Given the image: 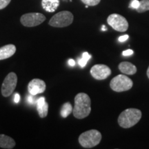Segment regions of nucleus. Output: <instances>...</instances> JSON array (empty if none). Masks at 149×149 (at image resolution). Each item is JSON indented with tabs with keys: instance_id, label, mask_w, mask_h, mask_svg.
Here are the masks:
<instances>
[{
	"instance_id": "obj_1",
	"label": "nucleus",
	"mask_w": 149,
	"mask_h": 149,
	"mask_svg": "<svg viewBox=\"0 0 149 149\" xmlns=\"http://www.w3.org/2000/svg\"><path fill=\"white\" fill-rule=\"evenodd\" d=\"M91 111V101L90 97L86 93H78L74 97V106L72 110L74 117L81 120L88 117Z\"/></svg>"
},
{
	"instance_id": "obj_8",
	"label": "nucleus",
	"mask_w": 149,
	"mask_h": 149,
	"mask_svg": "<svg viewBox=\"0 0 149 149\" xmlns=\"http://www.w3.org/2000/svg\"><path fill=\"white\" fill-rule=\"evenodd\" d=\"M107 22L113 29L119 32H125L128 29V23L126 19L119 14L110 15L107 18Z\"/></svg>"
},
{
	"instance_id": "obj_21",
	"label": "nucleus",
	"mask_w": 149,
	"mask_h": 149,
	"mask_svg": "<svg viewBox=\"0 0 149 149\" xmlns=\"http://www.w3.org/2000/svg\"><path fill=\"white\" fill-rule=\"evenodd\" d=\"M139 1H138V0H133L132 2L130 3L129 7L130 8H132L134 9H137L139 7Z\"/></svg>"
},
{
	"instance_id": "obj_3",
	"label": "nucleus",
	"mask_w": 149,
	"mask_h": 149,
	"mask_svg": "<svg viewBox=\"0 0 149 149\" xmlns=\"http://www.w3.org/2000/svg\"><path fill=\"white\" fill-rule=\"evenodd\" d=\"M78 140L84 148H91L100 144L102 140V134L97 130H89L81 133Z\"/></svg>"
},
{
	"instance_id": "obj_24",
	"label": "nucleus",
	"mask_w": 149,
	"mask_h": 149,
	"mask_svg": "<svg viewBox=\"0 0 149 149\" xmlns=\"http://www.w3.org/2000/svg\"><path fill=\"white\" fill-rule=\"evenodd\" d=\"M34 95H29L27 97V102L28 103L30 104H34Z\"/></svg>"
},
{
	"instance_id": "obj_9",
	"label": "nucleus",
	"mask_w": 149,
	"mask_h": 149,
	"mask_svg": "<svg viewBox=\"0 0 149 149\" xmlns=\"http://www.w3.org/2000/svg\"><path fill=\"white\" fill-rule=\"evenodd\" d=\"M90 72L92 77L95 79L103 80L111 75V70L107 65L96 64L91 68Z\"/></svg>"
},
{
	"instance_id": "obj_6",
	"label": "nucleus",
	"mask_w": 149,
	"mask_h": 149,
	"mask_svg": "<svg viewBox=\"0 0 149 149\" xmlns=\"http://www.w3.org/2000/svg\"><path fill=\"white\" fill-rule=\"evenodd\" d=\"M46 19V17L40 13H30L23 15L20 18V22L26 27H34L42 24Z\"/></svg>"
},
{
	"instance_id": "obj_20",
	"label": "nucleus",
	"mask_w": 149,
	"mask_h": 149,
	"mask_svg": "<svg viewBox=\"0 0 149 149\" xmlns=\"http://www.w3.org/2000/svg\"><path fill=\"white\" fill-rule=\"evenodd\" d=\"M11 0H0V10L5 8L10 3Z\"/></svg>"
},
{
	"instance_id": "obj_17",
	"label": "nucleus",
	"mask_w": 149,
	"mask_h": 149,
	"mask_svg": "<svg viewBox=\"0 0 149 149\" xmlns=\"http://www.w3.org/2000/svg\"><path fill=\"white\" fill-rule=\"evenodd\" d=\"M136 10L139 13L149 10V0H141V1H139V6Z\"/></svg>"
},
{
	"instance_id": "obj_7",
	"label": "nucleus",
	"mask_w": 149,
	"mask_h": 149,
	"mask_svg": "<svg viewBox=\"0 0 149 149\" xmlns=\"http://www.w3.org/2000/svg\"><path fill=\"white\" fill-rule=\"evenodd\" d=\"M17 84V76L13 72H11L7 74L6 77L3 80L1 85V95L5 97L10 96L16 88Z\"/></svg>"
},
{
	"instance_id": "obj_22",
	"label": "nucleus",
	"mask_w": 149,
	"mask_h": 149,
	"mask_svg": "<svg viewBox=\"0 0 149 149\" xmlns=\"http://www.w3.org/2000/svg\"><path fill=\"white\" fill-rule=\"evenodd\" d=\"M133 50H130V49H128V50H126V51H124L122 52V55L123 56H130V55H132L133 54Z\"/></svg>"
},
{
	"instance_id": "obj_11",
	"label": "nucleus",
	"mask_w": 149,
	"mask_h": 149,
	"mask_svg": "<svg viewBox=\"0 0 149 149\" xmlns=\"http://www.w3.org/2000/svg\"><path fill=\"white\" fill-rule=\"evenodd\" d=\"M37 110L39 116L41 118H44L47 116L48 112V104L46 102L44 97H40L37 102Z\"/></svg>"
},
{
	"instance_id": "obj_12",
	"label": "nucleus",
	"mask_w": 149,
	"mask_h": 149,
	"mask_svg": "<svg viewBox=\"0 0 149 149\" xmlns=\"http://www.w3.org/2000/svg\"><path fill=\"white\" fill-rule=\"evenodd\" d=\"M16 46L13 44H8L0 48V60L6 59L12 57L16 53Z\"/></svg>"
},
{
	"instance_id": "obj_26",
	"label": "nucleus",
	"mask_w": 149,
	"mask_h": 149,
	"mask_svg": "<svg viewBox=\"0 0 149 149\" xmlns=\"http://www.w3.org/2000/svg\"><path fill=\"white\" fill-rule=\"evenodd\" d=\"M68 64H69L70 66H74V65H75V61H74V59H70L68 61Z\"/></svg>"
},
{
	"instance_id": "obj_23",
	"label": "nucleus",
	"mask_w": 149,
	"mask_h": 149,
	"mask_svg": "<svg viewBox=\"0 0 149 149\" xmlns=\"http://www.w3.org/2000/svg\"><path fill=\"white\" fill-rule=\"evenodd\" d=\"M128 37H129V36H128V35H122V36H120V37H119L118 41L120 42H125V41H126V40H128Z\"/></svg>"
},
{
	"instance_id": "obj_2",
	"label": "nucleus",
	"mask_w": 149,
	"mask_h": 149,
	"mask_svg": "<svg viewBox=\"0 0 149 149\" xmlns=\"http://www.w3.org/2000/svg\"><path fill=\"white\" fill-rule=\"evenodd\" d=\"M141 118V112L137 109H128L122 112L118 117V124L121 127L129 128L139 122Z\"/></svg>"
},
{
	"instance_id": "obj_28",
	"label": "nucleus",
	"mask_w": 149,
	"mask_h": 149,
	"mask_svg": "<svg viewBox=\"0 0 149 149\" xmlns=\"http://www.w3.org/2000/svg\"><path fill=\"white\" fill-rule=\"evenodd\" d=\"M147 77H148L149 79V66H148V69H147Z\"/></svg>"
},
{
	"instance_id": "obj_13",
	"label": "nucleus",
	"mask_w": 149,
	"mask_h": 149,
	"mask_svg": "<svg viewBox=\"0 0 149 149\" xmlns=\"http://www.w3.org/2000/svg\"><path fill=\"white\" fill-rule=\"evenodd\" d=\"M118 68L119 70L124 74L133 75L137 72V68L135 65L131 64L130 62H128V61H123L120 63L119 64Z\"/></svg>"
},
{
	"instance_id": "obj_25",
	"label": "nucleus",
	"mask_w": 149,
	"mask_h": 149,
	"mask_svg": "<svg viewBox=\"0 0 149 149\" xmlns=\"http://www.w3.org/2000/svg\"><path fill=\"white\" fill-rule=\"evenodd\" d=\"M20 100V96L18 93H15V97H14V101L15 103H18Z\"/></svg>"
},
{
	"instance_id": "obj_4",
	"label": "nucleus",
	"mask_w": 149,
	"mask_h": 149,
	"mask_svg": "<svg viewBox=\"0 0 149 149\" xmlns=\"http://www.w3.org/2000/svg\"><path fill=\"white\" fill-rule=\"evenodd\" d=\"M73 15L69 11H61L52 17L49 21V25L53 27L63 28L70 25L73 22Z\"/></svg>"
},
{
	"instance_id": "obj_16",
	"label": "nucleus",
	"mask_w": 149,
	"mask_h": 149,
	"mask_svg": "<svg viewBox=\"0 0 149 149\" xmlns=\"http://www.w3.org/2000/svg\"><path fill=\"white\" fill-rule=\"evenodd\" d=\"M72 105L69 102H66L62 105V107L61 108L60 110V115L63 118H66L72 113Z\"/></svg>"
},
{
	"instance_id": "obj_15",
	"label": "nucleus",
	"mask_w": 149,
	"mask_h": 149,
	"mask_svg": "<svg viewBox=\"0 0 149 149\" xmlns=\"http://www.w3.org/2000/svg\"><path fill=\"white\" fill-rule=\"evenodd\" d=\"M15 141L12 137L0 134V147L4 149H12L15 146Z\"/></svg>"
},
{
	"instance_id": "obj_10",
	"label": "nucleus",
	"mask_w": 149,
	"mask_h": 149,
	"mask_svg": "<svg viewBox=\"0 0 149 149\" xmlns=\"http://www.w3.org/2000/svg\"><path fill=\"white\" fill-rule=\"evenodd\" d=\"M46 88V83L40 79H33L28 84V91L30 94L34 96L44 93Z\"/></svg>"
},
{
	"instance_id": "obj_14",
	"label": "nucleus",
	"mask_w": 149,
	"mask_h": 149,
	"mask_svg": "<svg viewBox=\"0 0 149 149\" xmlns=\"http://www.w3.org/2000/svg\"><path fill=\"white\" fill-rule=\"evenodd\" d=\"M59 6V0H42V6L44 10L48 13H53Z\"/></svg>"
},
{
	"instance_id": "obj_18",
	"label": "nucleus",
	"mask_w": 149,
	"mask_h": 149,
	"mask_svg": "<svg viewBox=\"0 0 149 149\" xmlns=\"http://www.w3.org/2000/svg\"><path fill=\"white\" fill-rule=\"evenodd\" d=\"M91 58V55L90 54H88V53H87V52H84V53L82 54V57L78 60V64H79L80 66L84 68V67L86 66V65L88 61Z\"/></svg>"
},
{
	"instance_id": "obj_19",
	"label": "nucleus",
	"mask_w": 149,
	"mask_h": 149,
	"mask_svg": "<svg viewBox=\"0 0 149 149\" xmlns=\"http://www.w3.org/2000/svg\"><path fill=\"white\" fill-rule=\"evenodd\" d=\"M81 1L86 5H88V6H94L99 4L101 0H81Z\"/></svg>"
},
{
	"instance_id": "obj_5",
	"label": "nucleus",
	"mask_w": 149,
	"mask_h": 149,
	"mask_svg": "<svg viewBox=\"0 0 149 149\" xmlns=\"http://www.w3.org/2000/svg\"><path fill=\"white\" fill-rule=\"evenodd\" d=\"M133 82L131 79L124 74H118L111 79L110 86L115 92H124L130 90L133 87Z\"/></svg>"
},
{
	"instance_id": "obj_27",
	"label": "nucleus",
	"mask_w": 149,
	"mask_h": 149,
	"mask_svg": "<svg viewBox=\"0 0 149 149\" xmlns=\"http://www.w3.org/2000/svg\"><path fill=\"white\" fill-rule=\"evenodd\" d=\"M107 27L105 26H104V25L102 26V31H107Z\"/></svg>"
}]
</instances>
